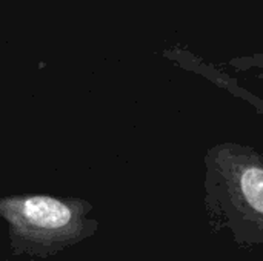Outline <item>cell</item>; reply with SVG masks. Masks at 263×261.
<instances>
[{"mask_svg": "<svg viewBox=\"0 0 263 261\" xmlns=\"http://www.w3.org/2000/svg\"><path fill=\"white\" fill-rule=\"evenodd\" d=\"M0 211L18 215L26 225L39 229H62L74 218V208L54 197L29 195L22 198H8L0 202Z\"/></svg>", "mask_w": 263, "mask_h": 261, "instance_id": "cell-1", "label": "cell"}]
</instances>
